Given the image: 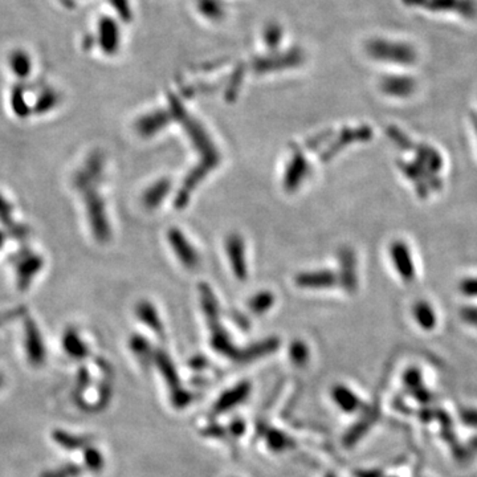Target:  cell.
<instances>
[{"mask_svg":"<svg viewBox=\"0 0 477 477\" xmlns=\"http://www.w3.org/2000/svg\"><path fill=\"white\" fill-rule=\"evenodd\" d=\"M268 442H269L271 448H273L276 451H280V449H284L288 445V437H285L283 434H280V432H272L268 436Z\"/></svg>","mask_w":477,"mask_h":477,"instance_id":"11","label":"cell"},{"mask_svg":"<svg viewBox=\"0 0 477 477\" xmlns=\"http://www.w3.org/2000/svg\"><path fill=\"white\" fill-rule=\"evenodd\" d=\"M328 285V284H333V276L328 273V272H318V273H313V275L302 276L300 278L301 284H307V285Z\"/></svg>","mask_w":477,"mask_h":477,"instance_id":"8","label":"cell"},{"mask_svg":"<svg viewBox=\"0 0 477 477\" xmlns=\"http://www.w3.org/2000/svg\"><path fill=\"white\" fill-rule=\"evenodd\" d=\"M166 190H167V183L166 182H162V183H158L155 184L150 192H148L145 201L148 203V206H154L158 203V199L160 201V198L166 194Z\"/></svg>","mask_w":477,"mask_h":477,"instance_id":"9","label":"cell"},{"mask_svg":"<svg viewBox=\"0 0 477 477\" xmlns=\"http://www.w3.org/2000/svg\"><path fill=\"white\" fill-rule=\"evenodd\" d=\"M326 477H334V475H328Z\"/></svg>","mask_w":477,"mask_h":477,"instance_id":"13","label":"cell"},{"mask_svg":"<svg viewBox=\"0 0 477 477\" xmlns=\"http://www.w3.org/2000/svg\"><path fill=\"white\" fill-rule=\"evenodd\" d=\"M196 10L203 19L211 21H222L227 13L224 0H196Z\"/></svg>","mask_w":477,"mask_h":477,"instance_id":"3","label":"cell"},{"mask_svg":"<svg viewBox=\"0 0 477 477\" xmlns=\"http://www.w3.org/2000/svg\"><path fill=\"white\" fill-rule=\"evenodd\" d=\"M365 52L371 59L382 63H394L398 65H406L415 61V51L413 47L395 42L384 37H372L365 45Z\"/></svg>","mask_w":477,"mask_h":477,"instance_id":"1","label":"cell"},{"mask_svg":"<svg viewBox=\"0 0 477 477\" xmlns=\"http://www.w3.org/2000/svg\"><path fill=\"white\" fill-rule=\"evenodd\" d=\"M171 239H172V243H174V248L177 251V254L179 256L180 259L183 260L184 264H187V266H194V264H196V254L195 251L190 248V245L187 244V242L182 237V235H171Z\"/></svg>","mask_w":477,"mask_h":477,"instance_id":"6","label":"cell"},{"mask_svg":"<svg viewBox=\"0 0 477 477\" xmlns=\"http://www.w3.org/2000/svg\"><path fill=\"white\" fill-rule=\"evenodd\" d=\"M381 88L387 95L404 97L413 92V80L407 77H386L382 80Z\"/></svg>","mask_w":477,"mask_h":477,"instance_id":"4","label":"cell"},{"mask_svg":"<svg viewBox=\"0 0 477 477\" xmlns=\"http://www.w3.org/2000/svg\"><path fill=\"white\" fill-rule=\"evenodd\" d=\"M273 302V298L268 293H263L260 296L256 297L251 302V307L254 312H264L265 309L271 307V304Z\"/></svg>","mask_w":477,"mask_h":477,"instance_id":"10","label":"cell"},{"mask_svg":"<svg viewBox=\"0 0 477 477\" xmlns=\"http://www.w3.org/2000/svg\"><path fill=\"white\" fill-rule=\"evenodd\" d=\"M242 243L239 242L237 237H232L230 242H228V252H230V256L232 259L233 264L236 265V272L237 275L240 277H243V261H242V256H239L240 252H242Z\"/></svg>","mask_w":477,"mask_h":477,"instance_id":"7","label":"cell"},{"mask_svg":"<svg viewBox=\"0 0 477 477\" xmlns=\"http://www.w3.org/2000/svg\"><path fill=\"white\" fill-rule=\"evenodd\" d=\"M249 390H251V387H249L248 383H240V384L235 386L231 390L224 392L222 396L219 398V401L216 402L215 411L216 413H224L227 410H231L239 403L243 402L244 399L248 396Z\"/></svg>","mask_w":477,"mask_h":477,"instance_id":"2","label":"cell"},{"mask_svg":"<svg viewBox=\"0 0 477 477\" xmlns=\"http://www.w3.org/2000/svg\"><path fill=\"white\" fill-rule=\"evenodd\" d=\"M333 399L343 411H355L360 407V401L355 394L345 386H336L333 389Z\"/></svg>","mask_w":477,"mask_h":477,"instance_id":"5","label":"cell"},{"mask_svg":"<svg viewBox=\"0 0 477 477\" xmlns=\"http://www.w3.org/2000/svg\"><path fill=\"white\" fill-rule=\"evenodd\" d=\"M290 355H292V360L296 362L297 365L305 362V360L307 358V350L302 343L297 342L293 346H292V350H290Z\"/></svg>","mask_w":477,"mask_h":477,"instance_id":"12","label":"cell"}]
</instances>
